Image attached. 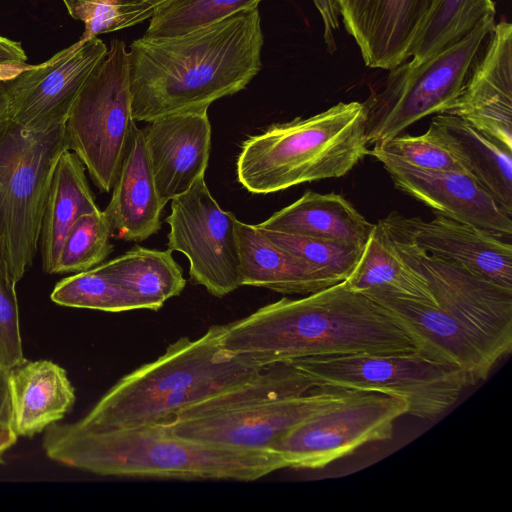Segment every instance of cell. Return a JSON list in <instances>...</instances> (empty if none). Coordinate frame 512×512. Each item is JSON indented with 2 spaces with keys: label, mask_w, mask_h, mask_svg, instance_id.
Returning <instances> with one entry per match:
<instances>
[{
  "label": "cell",
  "mask_w": 512,
  "mask_h": 512,
  "mask_svg": "<svg viewBox=\"0 0 512 512\" xmlns=\"http://www.w3.org/2000/svg\"><path fill=\"white\" fill-rule=\"evenodd\" d=\"M258 7L165 38L141 37L129 49L134 121L203 109L243 90L261 70Z\"/></svg>",
  "instance_id": "obj_1"
},
{
  "label": "cell",
  "mask_w": 512,
  "mask_h": 512,
  "mask_svg": "<svg viewBox=\"0 0 512 512\" xmlns=\"http://www.w3.org/2000/svg\"><path fill=\"white\" fill-rule=\"evenodd\" d=\"M220 343L229 352L263 354L276 362L418 351L395 315L345 281L302 298H282L222 325Z\"/></svg>",
  "instance_id": "obj_2"
},
{
  "label": "cell",
  "mask_w": 512,
  "mask_h": 512,
  "mask_svg": "<svg viewBox=\"0 0 512 512\" xmlns=\"http://www.w3.org/2000/svg\"><path fill=\"white\" fill-rule=\"evenodd\" d=\"M42 447L52 461L100 476L254 481L285 469L273 451L184 438L162 423L84 431L57 422Z\"/></svg>",
  "instance_id": "obj_3"
},
{
  "label": "cell",
  "mask_w": 512,
  "mask_h": 512,
  "mask_svg": "<svg viewBox=\"0 0 512 512\" xmlns=\"http://www.w3.org/2000/svg\"><path fill=\"white\" fill-rule=\"evenodd\" d=\"M222 325L197 339L181 337L156 360L123 376L81 419L79 430L104 431L162 423L182 409L239 385L276 362L220 343Z\"/></svg>",
  "instance_id": "obj_4"
},
{
  "label": "cell",
  "mask_w": 512,
  "mask_h": 512,
  "mask_svg": "<svg viewBox=\"0 0 512 512\" xmlns=\"http://www.w3.org/2000/svg\"><path fill=\"white\" fill-rule=\"evenodd\" d=\"M350 392L317 386L295 360L278 361L162 424L200 442L272 451L291 428Z\"/></svg>",
  "instance_id": "obj_5"
},
{
  "label": "cell",
  "mask_w": 512,
  "mask_h": 512,
  "mask_svg": "<svg viewBox=\"0 0 512 512\" xmlns=\"http://www.w3.org/2000/svg\"><path fill=\"white\" fill-rule=\"evenodd\" d=\"M367 112L366 103L339 102L248 137L236 162L238 182L251 193L268 194L346 175L369 154Z\"/></svg>",
  "instance_id": "obj_6"
},
{
  "label": "cell",
  "mask_w": 512,
  "mask_h": 512,
  "mask_svg": "<svg viewBox=\"0 0 512 512\" xmlns=\"http://www.w3.org/2000/svg\"><path fill=\"white\" fill-rule=\"evenodd\" d=\"M65 122L33 130L0 119V241L16 282L38 250L54 168L68 149Z\"/></svg>",
  "instance_id": "obj_7"
},
{
  "label": "cell",
  "mask_w": 512,
  "mask_h": 512,
  "mask_svg": "<svg viewBox=\"0 0 512 512\" xmlns=\"http://www.w3.org/2000/svg\"><path fill=\"white\" fill-rule=\"evenodd\" d=\"M317 386L376 392L404 400L408 414L434 418L469 386L457 367L420 352L343 354L295 359Z\"/></svg>",
  "instance_id": "obj_8"
},
{
  "label": "cell",
  "mask_w": 512,
  "mask_h": 512,
  "mask_svg": "<svg viewBox=\"0 0 512 512\" xmlns=\"http://www.w3.org/2000/svg\"><path fill=\"white\" fill-rule=\"evenodd\" d=\"M134 125L128 49L124 41L113 39L65 122L68 149L103 192L112 190Z\"/></svg>",
  "instance_id": "obj_9"
},
{
  "label": "cell",
  "mask_w": 512,
  "mask_h": 512,
  "mask_svg": "<svg viewBox=\"0 0 512 512\" xmlns=\"http://www.w3.org/2000/svg\"><path fill=\"white\" fill-rule=\"evenodd\" d=\"M495 25L485 18L461 41L420 64L409 61L389 71L384 88L367 104V140L377 144L420 119L448 113Z\"/></svg>",
  "instance_id": "obj_10"
},
{
  "label": "cell",
  "mask_w": 512,
  "mask_h": 512,
  "mask_svg": "<svg viewBox=\"0 0 512 512\" xmlns=\"http://www.w3.org/2000/svg\"><path fill=\"white\" fill-rule=\"evenodd\" d=\"M405 414L408 405L404 400L351 391L291 428L272 451L285 468H323L366 443L390 439L395 421Z\"/></svg>",
  "instance_id": "obj_11"
},
{
  "label": "cell",
  "mask_w": 512,
  "mask_h": 512,
  "mask_svg": "<svg viewBox=\"0 0 512 512\" xmlns=\"http://www.w3.org/2000/svg\"><path fill=\"white\" fill-rule=\"evenodd\" d=\"M170 202L167 247L187 257L191 281L218 298L239 288L235 215L221 208L205 178Z\"/></svg>",
  "instance_id": "obj_12"
},
{
  "label": "cell",
  "mask_w": 512,
  "mask_h": 512,
  "mask_svg": "<svg viewBox=\"0 0 512 512\" xmlns=\"http://www.w3.org/2000/svg\"><path fill=\"white\" fill-rule=\"evenodd\" d=\"M387 234L402 261L427 282L441 310L489 342L501 357L510 353L512 290Z\"/></svg>",
  "instance_id": "obj_13"
},
{
  "label": "cell",
  "mask_w": 512,
  "mask_h": 512,
  "mask_svg": "<svg viewBox=\"0 0 512 512\" xmlns=\"http://www.w3.org/2000/svg\"><path fill=\"white\" fill-rule=\"evenodd\" d=\"M107 50L98 37H81L47 61L29 64L11 80L6 117L33 130L65 122L81 87Z\"/></svg>",
  "instance_id": "obj_14"
},
{
  "label": "cell",
  "mask_w": 512,
  "mask_h": 512,
  "mask_svg": "<svg viewBox=\"0 0 512 512\" xmlns=\"http://www.w3.org/2000/svg\"><path fill=\"white\" fill-rule=\"evenodd\" d=\"M379 223L392 236L512 290L511 240L438 213L423 220L391 212Z\"/></svg>",
  "instance_id": "obj_15"
},
{
  "label": "cell",
  "mask_w": 512,
  "mask_h": 512,
  "mask_svg": "<svg viewBox=\"0 0 512 512\" xmlns=\"http://www.w3.org/2000/svg\"><path fill=\"white\" fill-rule=\"evenodd\" d=\"M364 294L396 316L416 341L421 354L459 368L469 386L485 380L502 358L489 342L438 306L381 291Z\"/></svg>",
  "instance_id": "obj_16"
},
{
  "label": "cell",
  "mask_w": 512,
  "mask_h": 512,
  "mask_svg": "<svg viewBox=\"0 0 512 512\" xmlns=\"http://www.w3.org/2000/svg\"><path fill=\"white\" fill-rule=\"evenodd\" d=\"M402 192L453 220L511 240L512 216L465 171L428 170L374 154Z\"/></svg>",
  "instance_id": "obj_17"
},
{
  "label": "cell",
  "mask_w": 512,
  "mask_h": 512,
  "mask_svg": "<svg viewBox=\"0 0 512 512\" xmlns=\"http://www.w3.org/2000/svg\"><path fill=\"white\" fill-rule=\"evenodd\" d=\"M512 149V25L496 23L448 112Z\"/></svg>",
  "instance_id": "obj_18"
},
{
  "label": "cell",
  "mask_w": 512,
  "mask_h": 512,
  "mask_svg": "<svg viewBox=\"0 0 512 512\" xmlns=\"http://www.w3.org/2000/svg\"><path fill=\"white\" fill-rule=\"evenodd\" d=\"M435 0H337L365 65L390 71L406 62Z\"/></svg>",
  "instance_id": "obj_19"
},
{
  "label": "cell",
  "mask_w": 512,
  "mask_h": 512,
  "mask_svg": "<svg viewBox=\"0 0 512 512\" xmlns=\"http://www.w3.org/2000/svg\"><path fill=\"white\" fill-rule=\"evenodd\" d=\"M208 109L157 118L143 128L161 203L187 192L205 178L211 150Z\"/></svg>",
  "instance_id": "obj_20"
},
{
  "label": "cell",
  "mask_w": 512,
  "mask_h": 512,
  "mask_svg": "<svg viewBox=\"0 0 512 512\" xmlns=\"http://www.w3.org/2000/svg\"><path fill=\"white\" fill-rule=\"evenodd\" d=\"M112 190L103 211L112 238L139 242L159 231L165 206L157 192L144 131L136 124Z\"/></svg>",
  "instance_id": "obj_21"
},
{
  "label": "cell",
  "mask_w": 512,
  "mask_h": 512,
  "mask_svg": "<svg viewBox=\"0 0 512 512\" xmlns=\"http://www.w3.org/2000/svg\"><path fill=\"white\" fill-rule=\"evenodd\" d=\"M11 426L17 437L31 438L62 420L76 396L66 370L47 360H24L8 370Z\"/></svg>",
  "instance_id": "obj_22"
},
{
  "label": "cell",
  "mask_w": 512,
  "mask_h": 512,
  "mask_svg": "<svg viewBox=\"0 0 512 512\" xmlns=\"http://www.w3.org/2000/svg\"><path fill=\"white\" fill-rule=\"evenodd\" d=\"M428 131L512 216V149L450 113L436 114Z\"/></svg>",
  "instance_id": "obj_23"
},
{
  "label": "cell",
  "mask_w": 512,
  "mask_h": 512,
  "mask_svg": "<svg viewBox=\"0 0 512 512\" xmlns=\"http://www.w3.org/2000/svg\"><path fill=\"white\" fill-rule=\"evenodd\" d=\"M240 285L286 295H308L337 282L266 238L256 227L237 219Z\"/></svg>",
  "instance_id": "obj_24"
},
{
  "label": "cell",
  "mask_w": 512,
  "mask_h": 512,
  "mask_svg": "<svg viewBox=\"0 0 512 512\" xmlns=\"http://www.w3.org/2000/svg\"><path fill=\"white\" fill-rule=\"evenodd\" d=\"M260 228L339 241L363 248L374 224L343 196L305 192L292 204L275 212Z\"/></svg>",
  "instance_id": "obj_25"
},
{
  "label": "cell",
  "mask_w": 512,
  "mask_h": 512,
  "mask_svg": "<svg viewBox=\"0 0 512 512\" xmlns=\"http://www.w3.org/2000/svg\"><path fill=\"white\" fill-rule=\"evenodd\" d=\"M85 175V166L71 150L59 156L54 168L41 225L43 270L55 274L64 240L83 214L98 210Z\"/></svg>",
  "instance_id": "obj_26"
},
{
  "label": "cell",
  "mask_w": 512,
  "mask_h": 512,
  "mask_svg": "<svg viewBox=\"0 0 512 512\" xmlns=\"http://www.w3.org/2000/svg\"><path fill=\"white\" fill-rule=\"evenodd\" d=\"M344 281L356 292L381 291L437 306L427 282L402 261L379 222L374 224L356 266Z\"/></svg>",
  "instance_id": "obj_27"
},
{
  "label": "cell",
  "mask_w": 512,
  "mask_h": 512,
  "mask_svg": "<svg viewBox=\"0 0 512 512\" xmlns=\"http://www.w3.org/2000/svg\"><path fill=\"white\" fill-rule=\"evenodd\" d=\"M113 282L134 294L144 309L157 311L183 291L186 279L172 251L134 246L98 265Z\"/></svg>",
  "instance_id": "obj_28"
},
{
  "label": "cell",
  "mask_w": 512,
  "mask_h": 512,
  "mask_svg": "<svg viewBox=\"0 0 512 512\" xmlns=\"http://www.w3.org/2000/svg\"><path fill=\"white\" fill-rule=\"evenodd\" d=\"M493 0H435L412 51L413 65L434 57L470 34L487 17H495Z\"/></svg>",
  "instance_id": "obj_29"
},
{
  "label": "cell",
  "mask_w": 512,
  "mask_h": 512,
  "mask_svg": "<svg viewBox=\"0 0 512 512\" xmlns=\"http://www.w3.org/2000/svg\"><path fill=\"white\" fill-rule=\"evenodd\" d=\"M50 298L61 306L105 312L144 309L134 294L113 282L98 266L61 279Z\"/></svg>",
  "instance_id": "obj_30"
},
{
  "label": "cell",
  "mask_w": 512,
  "mask_h": 512,
  "mask_svg": "<svg viewBox=\"0 0 512 512\" xmlns=\"http://www.w3.org/2000/svg\"><path fill=\"white\" fill-rule=\"evenodd\" d=\"M262 0H169L150 18L146 38L181 35L258 7Z\"/></svg>",
  "instance_id": "obj_31"
},
{
  "label": "cell",
  "mask_w": 512,
  "mask_h": 512,
  "mask_svg": "<svg viewBox=\"0 0 512 512\" xmlns=\"http://www.w3.org/2000/svg\"><path fill=\"white\" fill-rule=\"evenodd\" d=\"M258 230L272 243L339 283L356 266L363 248L351 244L269 229Z\"/></svg>",
  "instance_id": "obj_32"
},
{
  "label": "cell",
  "mask_w": 512,
  "mask_h": 512,
  "mask_svg": "<svg viewBox=\"0 0 512 512\" xmlns=\"http://www.w3.org/2000/svg\"><path fill=\"white\" fill-rule=\"evenodd\" d=\"M68 14L84 24L82 38L140 24L169 0H61Z\"/></svg>",
  "instance_id": "obj_33"
},
{
  "label": "cell",
  "mask_w": 512,
  "mask_h": 512,
  "mask_svg": "<svg viewBox=\"0 0 512 512\" xmlns=\"http://www.w3.org/2000/svg\"><path fill=\"white\" fill-rule=\"evenodd\" d=\"M111 238L103 211L81 215L64 240L55 273H79L100 265L113 251Z\"/></svg>",
  "instance_id": "obj_34"
},
{
  "label": "cell",
  "mask_w": 512,
  "mask_h": 512,
  "mask_svg": "<svg viewBox=\"0 0 512 512\" xmlns=\"http://www.w3.org/2000/svg\"><path fill=\"white\" fill-rule=\"evenodd\" d=\"M370 155L382 154L428 170L465 171L453 155L427 130L420 136L400 134L373 145Z\"/></svg>",
  "instance_id": "obj_35"
},
{
  "label": "cell",
  "mask_w": 512,
  "mask_h": 512,
  "mask_svg": "<svg viewBox=\"0 0 512 512\" xmlns=\"http://www.w3.org/2000/svg\"><path fill=\"white\" fill-rule=\"evenodd\" d=\"M16 283L0 241V362L8 370L26 360L23 351Z\"/></svg>",
  "instance_id": "obj_36"
},
{
  "label": "cell",
  "mask_w": 512,
  "mask_h": 512,
  "mask_svg": "<svg viewBox=\"0 0 512 512\" xmlns=\"http://www.w3.org/2000/svg\"><path fill=\"white\" fill-rule=\"evenodd\" d=\"M28 66L22 44L0 35V72L18 75Z\"/></svg>",
  "instance_id": "obj_37"
},
{
  "label": "cell",
  "mask_w": 512,
  "mask_h": 512,
  "mask_svg": "<svg viewBox=\"0 0 512 512\" xmlns=\"http://www.w3.org/2000/svg\"><path fill=\"white\" fill-rule=\"evenodd\" d=\"M323 22V38L329 53L337 49L335 32L339 29V9L337 0H313Z\"/></svg>",
  "instance_id": "obj_38"
},
{
  "label": "cell",
  "mask_w": 512,
  "mask_h": 512,
  "mask_svg": "<svg viewBox=\"0 0 512 512\" xmlns=\"http://www.w3.org/2000/svg\"><path fill=\"white\" fill-rule=\"evenodd\" d=\"M13 431L11 426V403L8 384V369L0 362V432Z\"/></svg>",
  "instance_id": "obj_39"
},
{
  "label": "cell",
  "mask_w": 512,
  "mask_h": 512,
  "mask_svg": "<svg viewBox=\"0 0 512 512\" xmlns=\"http://www.w3.org/2000/svg\"><path fill=\"white\" fill-rule=\"evenodd\" d=\"M17 75L0 72V119L6 116L8 91L11 80Z\"/></svg>",
  "instance_id": "obj_40"
},
{
  "label": "cell",
  "mask_w": 512,
  "mask_h": 512,
  "mask_svg": "<svg viewBox=\"0 0 512 512\" xmlns=\"http://www.w3.org/2000/svg\"><path fill=\"white\" fill-rule=\"evenodd\" d=\"M18 440L13 431L0 432V464L4 463L3 456Z\"/></svg>",
  "instance_id": "obj_41"
}]
</instances>
